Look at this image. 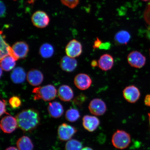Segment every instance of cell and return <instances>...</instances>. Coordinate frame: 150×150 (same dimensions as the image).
<instances>
[{
    "mask_svg": "<svg viewBox=\"0 0 150 150\" xmlns=\"http://www.w3.org/2000/svg\"><path fill=\"white\" fill-rule=\"evenodd\" d=\"M144 102L146 106L150 107V95L146 96Z\"/></svg>",
    "mask_w": 150,
    "mask_h": 150,
    "instance_id": "obj_34",
    "label": "cell"
},
{
    "mask_svg": "<svg viewBox=\"0 0 150 150\" xmlns=\"http://www.w3.org/2000/svg\"><path fill=\"white\" fill-rule=\"evenodd\" d=\"M33 93L35 94V100L42 99L45 101H49L55 98L57 91L54 86L48 84L42 87L35 88Z\"/></svg>",
    "mask_w": 150,
    "mask_h": 150,
    "instance_id": "obj_2",
    "label": "cell"
},
{
    "mask_svg": "<svg viewBox=\"0 0 150 150\" xmlns=\"http://www.w3.org/2000/svg\"><path fill=\"white\" fill-rule=\"evenodd\" d=\"M27 79L28 81L31 85L37 86L42 83L44 80V76L40 71L33 69L28 72Z\"/></svg>",
    "mask_w": 150,
    "mask_h": 150,
    "instance_id": "obj_13",
    "label": "cell"
},
{
    "mask_svg": "<svg viewBox=\"0 0 150 150\" xmlns=\"http://www.w3.org/2000/svg\"><path fill=\"white\" fill-rule=\"evenodd\" d=\"M76 132L74 127L64 123L59 125L58 128V135L60 140L66 141L70 140Z\"/></svg>",
    "mask_w": 150,
    "mask_h": 150,
    "instance_id": "obj_6",
    "label": "cell"
},
{
    "mask_svg": "<svg viewBox=\"0 0 150 150\" xmlns=\"http://www.w3.org/2000/svg\"><path fill=\"white\" fill-rule=\"evenodd\" d=\"M77 62L74 58L66 56L61 59L60 65L62 70L68 72H72L77 66Z\"/></svg>",
    "mask_w": 150,
    "mask_h": 150,
    "instance_id": "obj_14",
    "label": "cell"
},
{
    "mask_svg": "<svg viewBox=\"0 0 150 150\" xmlns=\"http://www.w3.org/2000/svg\"><path fill=\"white\" fill-rule=\"evenodd\" d=\"M127 62L131 67L141 68L145 64L146 58L140 52L134 51L130 52L127 57Z\"/></svg>",
    "mask_w": 150,
    "mask_h": 150,
    "instance_id": "obj_5",
    "label": "cell"
},
{
    "mask_svg": "<svg viewBox=\"0 0 150 150\" xmlns=\"http://www.w3.org/2000/svg\"><path fill=\"white\" fill-rule=\"evenodd\" d=\"M48 110L50 114L52 117L59 118L63 115L64 109L60 103L57 102H53L49 104Z\"/></svg>",
    "mask_w": 150,
    "mask_h": 150,
    "instance_id": "obj_18",
    "label": "cell"
},
{
    "mask_svg": "<svg viewBox=\"0 0 150 150\" xmlns=\"http://www.w3.org/2000/svg\"><path fill=\"white\" fill-rule=\"evenodd\" d=\"M149 51H150V49Z\"/></svg>",
    "mask_w": 150,
    "mask_h": 150,
    "instance_id": "obj_41",
    "label": "cell"
},
{
    "mask_svg": "<svg viewBox=\"0 0 150 150\" xmlns=\"http://www.w3.org/2000/svg\"><path fill=\"white\" fill-rule=\"evenodd\" d=\"M91 65L93 67H97V66L98 65V62H97L96 60H93L91 62Z\"/></svg>",
    "mask_w": 150,
    "mask_h": 150,
    "instance_id": "obj_35",
    "label": "cell"
},
{
    "mask_svg": "<svg viewBox=\"0 0 150 150\" xmlns=\"http://www.w3.org/2000/svg\"><path fill=\"white\" fill-rule=\"evenodd\" d=\"M81 150H93V149L90 147H85L82 149Z\"/></svg>",
    "mask_w": 150,
    "mask_h": 150,
    "instance_id": "obj_38",
    "label": "cell"
},
{
    "mask_svg": "<svg viewBox=\"0 0 150 150\" xmlns=\"http://www.w3.org/2000/svg\"><path fill=\"white\" fill-rule=\"evenodd\" d=\"M110 46L111 45L109 42L102 43L99 49L101 50H108L110 48Z\"/></svg>",
    "mask_w": 150,
    "mask_h": 150,
    "instance_id": "obj_33",
    "label": "cell"
},
{
    "mask_svg": "<svg viewBox=\"0 0 150 150\" xmlns=\"http://www.w3.org/2000/svg\"><path fill=\"white\" fill-rule=\"evenodd\" d=\"M17 127L18 123L16 118L10 115L6 116L1 120V129L5 133L11 134L16 130Z\"/></svg>",
    "mask_w": 150,
    "mask_h": 150,
    "instance_id": "obj_9",
    "label": "cell"
},
{
    "mask_svg": "<svg viewBox=\"0 0 150 150\" xmlns=\"http://www.w3.org/2000/svg\"><path fill=\"white\" fill-rule=\"evenodd\" d=\"M31 21L35 27L39 28H44L50 23V18L46 12L42 11L35 12L31 17Z\"/></svg>",
    "mask_w": 150,
    "mask_h": 150,
    "instance_id": "obj_4",
    "label": "cell"
},
{
    "mask_svg": "<svg viewBox=\"0 0 150 150\" xmlns=\"http://www.w3.org/2000/svg\"><path fill=\"white\" fill-rule=\"evenodd\" d=\"M130 33L126 30L118 32L114 37V42L117 45H126L130 42L131 39Z\"/></svg>",
    "mask_w": 150,
    "mask_h": 150,
    "instance_id": "obj_20",
    "label": "cell"
},
{
    "mask_svg": "<svg viewBox=\"0 0 150 150\" xmlns=\"http://www.w3.org/2000/svg\"><path fill=\"white\" fill-rule=\"evenodd\" d=\"M102 44V41L100 39H99L97 37L94 42L93 45V48L94 49H96L97 48H99L101 45Z\"/></svg>",
    "mask_w": 150,
    "mask_h": 150,
    "instance_id": "obj_32",
    "label": "cell"
},
{
    "mask_svg": "<svg viewBox=\"0 0 150 150\" xmlns=\"http://www.w3.org/2000/svg\"><path fill=\"white\" fill-rule=\"evenodd\" d=\"M65 52L69 57L73 58L79 57L81 55L82 52L81 43L76 39H73L67 45Z\"/></svg>",
    "mask_w": 150,
    "mask_h": 150,
    "instance_id": "obj_7",
    "label": "cell"
},
{
    "mask_svg": "<svg viewBox=\"0 0 150 150\" xmlns=\"http://www.w3.org/2000/svg\"><path fill=\"white\" fill-rule=\"evenodd\" d=\"M54 48L52 45L48 43H45L39 49V53L43 58L48 59L53 55Z\"/></svg>",
    "mask_w": 150,
    "mask_h": 150,
    "instance_id": "obj_23",
    "label": "cell"
},
{
    "mask_svg": "<svg viewBox=\"0 0 150 150\" xmlns=\"http://www.w3.org/2000/svg\"><path fill=\"white\" fill-rule=\"evenodd\" d=\"M142 1H150V0H142Z\"/></svg>",
    "mask_w": 150,
    "mask_h": 150,
    "instance_id": "obj_40",
    "label": "cell"
},
{
    "mask_svg": "<svg viewBox=\"0 0 150 150\" xmlns=\"http://www.w3.org/2000/svg\"><path fill=\"white\" fill-rule=\"evenodd\" d=\"M82 145L81 142L76 139H70L66 144L65 150H81Z\"/></svg>",
    "mask_w": 150,
    "mask_h": 150,
    "instance_id": "obj_25",
    "label": "cell"
},
{
    "mask_svg": "<svg viewBox=\"0 0 150 150\" xmlns=\"http://www.w3.org/2000/svg\"><path fill=\"white\" fill-rule=\"evenodd\" d=\"M0 8H1V12L0 16L1 18L5 17L6 14V8L4 3L1 1L0 3Z\"/></svg>",
    "mask_w": 150,
    "mask_h": 150,
    "instance_id": "obj_30",
    "label": "cell"
},
{
    "mask_svg": "<svg viewBox=\"0 0 150 150\" xmlns=\"http://www.w3.org/2000/svg\"><path fill=\"white\" fill-rule=\"evenodd\" d=\"M5 150H19L18 149L14 147H9L6 149Z\"/></svg>",
    "mask_w": 150,
    "mask_h": 150,
    "instance_id": "obj_37",
    "label": "cell"
},
{
    "mask_svg": "<svg viewBox=\"0 0 150 150\" xmlns=\"http://www.w3.org/2000/svg\"><path fill=\"white\" fill-rule=\"evenodd\" d=\"M5 37L1 34V59L9 55V50L10 46L5 40Z\"/></svg>",
    "mask_w": 150,
    "mask_h": 150,
    "instance_id": "obj_26",
    "label": "cell"
},
{
    "mask_svg": "<svg viewBox=\"0 0 150 150\" xmlns=\"http://www.w3.org/2000/svg\"><path fill=\"white\" fill-rule=\"evenodd\" d=\"M89 109L91 113L93 115L100 116L106 112L107 107L105 103L102 99L95 98L90 103Z\"/></svg>",
    "mask_w": 150,
    "mask_h": 150,
    "instance_id": "obj_8",
    "label": "cell"
},
{
    "mask_svg": "<svg viewBox=\"0 0 150 150\" xmlns=\"http://www.w3.org/2000/svg\"><path fill=\"white\" fill-rule=\"evenodd\" d=\"M147 36L148 39L150 41V25L147 29Z\"/></svg>",
    "mask_w": 150,
    "mask_h": 150,
    "instance_id": "obj_36",
    "label": "cell"
},
{
    "mask_svg": "<svg viewBox=\"0 0 150 150\" xmlns=\"http://www.w3.org/2000/svg\"><path fill=\"white\" fill-rule=\"evenodd\" d=\"M148 115H149V122L150 125V112H149V114H148Z\"/></svg>",
    "mask_w": 150,
    "mask_h": 150,
    "instance_id": "obj_39",
    "label": "cell"
},
{
    "mask_svg": "<svg viewBox=\"0 0 150 150\" xmlns=\"http://www.w3.org/2000/svg\"><path fill=\"white\" fill-rule=\"evenodd\" d=\"M9 103L11 108H16L21 106V101L19 97L14 96L9 99Z\"/></svg>",
    "mask_w": 150,
    "mask_h": 150,
    "instance_id": "obj_27",
    "label": "cell"
},
{
    "mask_svg": "<svg viewBox=\"0 0 150 150\" xmlns=\"http://www.w3.org/2000/svg\"><path fill=\"white\" fill-rule=\"evenodd\" d=\"M80 117L79 112L76 109L70 108L66 112V119L69 122H73L76 121Z\"/></svg>",
    "mask_w": 150,
    "mask_h": 150,
    "instance_id": "obj_24",
    "label": "cell"
},
{
    "mask_svg": "<svg viewBox=\"0 0 150 150\" xmlns=\"http://www.w3.org/2000/svg\"><path fill=\"white\" fill-rule=\"evenodd\" d=\"M82 121L84 129L91 132L96 130L100 124L98 118L95 116L85 115L83 117Z\"/></svg>",
    "mask_w": 150,
    "mask_h": 150,
    "instance_id": "obj_15",
    "label": "cell"
},
{
    "mask_svg": "<svg viewBox=\"0 0 150 150\" xmlns=\"http://www.w3.org/2000/svg\"><path fill=\"white\" fill-rule=\"evenodd\" d=\"M16 60L9 55L1 59V68L6 71H9L13 69L16 65Z\"/></svg>",
    "mask_w": 150,
    "mask_h": 150,
    "instance_id": "obj_22",
    "label": "cell"
},
{
    "mask_svg": "<svg viewBox=\"0 0 150 150\" xmlns=\"http://www.w3.org/2000/svg\"><path fill=\"white\" fill-rule=\"evenodd\" d=\"M123 94L125 100L131 103L136 102L140 96L139 89L134 85L128 86L125 88L123 91Z\"/></svg>",
    "mask_w": 150,
    "mask_h": 150,
    "instance_id": "obj_10",
    "label": "cell"
},
{
    "mask_svg": "<svg viewBox=\"0 0 150 150\" xmlns=\"http://www.w3.org/2000/svg\"><path fill=\"white\" fill-rule=\"evenodd\" d=\"M26 78L27 76L25 71L21 67H18L15 68L11 74V80L14 83L16 84L23 83Z\"/></svg>",
    "mask_w": 150,
    "mask_h": 150,
    "instance_id": "obj_19",
    "label": "cell"
},
{
    "mask_svg": "<svg viewBox=\"0 0 150 150\" xmlns=\"http://www.w3.org/2000/svg\"><path fill=\"white\" fill-rule=\"evenodd\" d=\"M16 145L19 150H33L34 146L30 139L23 136L18 140Z\"/></svg>",
    "mask_w": 150,
    "mask_h": 150,
    "instance_id": "obj_21",
    "label": "cell"
},
{
    "mask_svg": "<svg viewBox=\"0 0 150 150\" xmlns=\"http://www.w3.org/2000/svg\"><path fill=\"white\" fill-rule=\"evenodd\" d=\"M60 1L64 5L71 9H74L77 6L80 1V0H60Z\"/></svg>",
    "mask_w": 150,
    "mask_h": 150,
    "instance_id": "obj_28",
    "label": "cell"
},
{
    "mask_svg": "<svg viewBox=\"0 0 150 150\" xmlns=\"http://www.w3.org/2000/svg\"><path fill=\"white\" fill-rule=\"evenodd\" d=\"M98 64L99 68L101 70L104 71L110 70L113 67V58L109 54H104L99 58Z\"/></svg>",
    "mask_w": 150,
    "mask_h": 150,
    "instance_id": "obj_16",
    "label": "cell"
},
{
    "mask_svg": "<svg viewBox=\"0 0 150 150\" xmlns=\"http://www.w3.org/2000/svg\"><path fill=\"white\" fill-rule=\"evenodd\" d=\"M0 104H1V113H0L1 116L4 113L8 114L6 111V101L4 100H1Z\"/></svg>",
    "mask_w": 150,
    "mask_h": 150,
    "instance_id": "obj_31",
    "label": "cell"
},
{
    "mask_svg": "<svg viewBox=\"0 0 150 150\" xmlns=\"http://www.w3.org/2000/svg\"><path fill=\"white\" fill-rule=\"evenodd\" d=\"M58 96L61 100L69 102L74 98V93L69 86L63 85L60 86L58 91Z\"/></svg>",
    "mask_w": 150,
    "mask_h": 150,
    "instance_id": "obj_17",
    "label": "cell"
},
{
    "mask_svg": "<svg viewBox=\"0 0 150 150\" xmlns=\"http://www.w3.org/2000/svg\"><path fill=\"white\" fill-rule=\"evenodd\" d=\"M86 99H87V97L86 96L83 94H81L74 99L73 102L74 104L80 106L83 104Z\"/></svg>",
    "mask_w": 150,
    "mask_h": 150,
    "instance_id": "obj_29",
    "label": "cell"
},
{
    "mask_svg": "<svg viewBox=\"0 0 150 150\" xmlns=\"http://www.w3.org/2000/svg\"><path fill=\"white\" fill-rule=\"evenodd\" d=\"M12 48L18 59L25 58L29 51V47L27 43L22 41L15 43Z\"/></svg>",
    "mask_w": 150,
    "mask_h": 150,
    "instance_id": "obj_12",
    "label": "cell"
},
{
    "mask_svg": "<svg viewBox=\"0 0 150 150\" xmlns=\"http://www.w3.org/2000/svg\"><path fill=\"white\" fill-rule=\"evenodd\" d=\"M92 81L87 74H80L76 75L74 79V83L77 88L81 90H85L91 87Z\"/></svg>",
    "mask_w": 150,
    "mask_h": 150,
    "instance_id": "obj_11",
    "label": "cell"
},
{
    "mask_svg": "<svg viewBox=\"0 0 150 150\" xmlns=\"http://www.w3.org/2000/svg\"><path fill=\"white\" fill-rule=\"evenodd\" d=\"M16 118L18 127L24 132H29L36 128L40 122L38 111L34 109H28L19 112Z\"/></svg>",
    "mask_w": 150,
    "mask_h": 150,
    "instance_id": "obj_1",
    "label": "cell"
},
{
    "mask_svg": "<svg viewBox=\"0 0 150 150\" xmlns=\"http://www.w3.org/2000/svg\"><path fill=\"white\" fill-rule=\"evenodd\" d=\"M112 145L119 149H124L128 147L130 143V135L123 130H117L114 133L112 138Z\"/></svg>",
    "mask_w": 150,
    "mask_h": 150,
    "instance_id": "obj_3",
    "label": "cell"
}]
</instances>
